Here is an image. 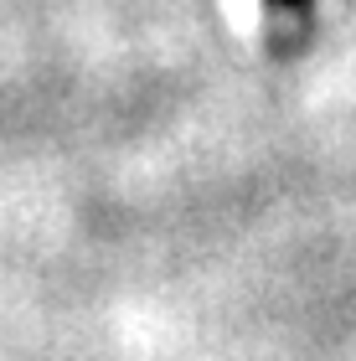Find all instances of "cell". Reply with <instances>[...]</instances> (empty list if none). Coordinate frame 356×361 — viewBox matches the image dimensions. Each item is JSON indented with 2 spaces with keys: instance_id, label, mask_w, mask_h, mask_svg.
<instances>
[{
  "instance_id": "obj_1",
  "label": "cell",
  "mask_w": 356,
  "mask_h": 361,
  "mask_svg": "<svg viewBox=\"0 0 356 361\" xmlns=\"http://www.w3.org/2000/svg\"><path fill=\"white\" fill-rule=\"evenodd\" d=\"M274 6H284V11H300V6H305V0H274Z\"/></svg>"
}]
</instances>
